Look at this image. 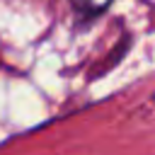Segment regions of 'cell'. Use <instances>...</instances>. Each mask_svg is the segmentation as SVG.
<instances>
[{
	"instance_id": "obj_1",
	"label": "cell",
	"mask_w": 155,
	"mask_h": 155,
	"mask_svg": "<svg viewBox=\"0 0 155 155\" xmlns=\"http://www.w3.org/2000/svg\"><path fill=\"white\" fill-rule=\"evenodd\" d=\"M70 2H73V7H75L80 15H85V17H97V15L104 12V7H107L111 0H70Z\"/></svg>"
}]
</instances>
